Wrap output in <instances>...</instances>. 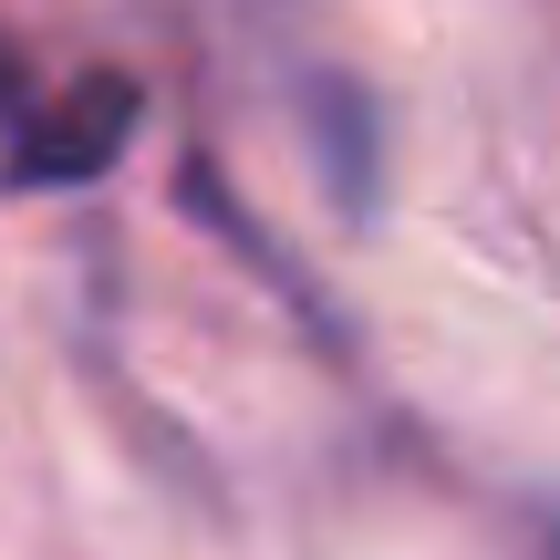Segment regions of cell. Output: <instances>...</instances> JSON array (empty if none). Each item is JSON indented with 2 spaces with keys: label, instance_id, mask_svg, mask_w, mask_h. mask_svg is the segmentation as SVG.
I'll return each mask as SVG.
<instances>
[{
  "label": "cell",
  "instance_id": "2",
  "mask_svg": "<svg viewBox=\"0 0 560 560\" xmlns=\"http://www.w3.org/2000/svg\"><path fill=\"white\" fill-rule=\"evenodd\" d=\"M0 125H32V73H21L11 42H0Z\"/></svg>",
  "mask_w": 560,
  "mask_h": 560
},
{
  "label": "cell",
  "instance_id": "3",
  "mask_svg": "<svg viewBox=\"0 0 560 560\" xmlns=\"http://www.w3.org/2000/svg\"><path fill=\"white\" fill-rule=\"evenodd\" d=\"M550 560H560V529H550Z\"/></svg>",
  "mask_w": 560,
  "mask_h": 560
},
{
  "label": "cell",
  "instance_id": "1",
  "mask_svg": "<svg viewBox=\"0 0 560 560\" xmlns=\"http://www.w3.org/2000/svg\"><path fill=\"white\" fill-rule=\"evenodd\" d=\"M125 136H136V83L94 73L62 104H32V125L11 136V177L21 187H83V177H104L125 156Z\"/></svg>",
  "mask_w": 560,
  "mask_h": 560
}]
</instances>
